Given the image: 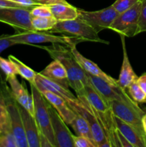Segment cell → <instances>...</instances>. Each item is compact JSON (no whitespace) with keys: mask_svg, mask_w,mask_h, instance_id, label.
<instances>
[{"mask_svg":"<svg viewBox=\"0 0 146 147\" xmlns=\"http://www.w3.org/2000/svg\"><path fill=\"white\" fill-rule=\"evenodd\" d=\"M40 147H54L48 138L45 135L43 134L42 132L40 133Z\"/></svg>","mask_w":146,"mask_h":147,"instance_id":"8d00e7d4","label":"cell"},{"mask_svg":"<svg viewBox=\"0 0 146 147\" xmlns=\"http://www.w3.org/2000/svg\"><path fill=\"white\" fill-rule=\"evenodd\" d=\"M0 69L5 74L6 78L17 76L18 74L15 65L9 59L4 58L0 56Z\"/></svg>","mask_w":146,"mask_h":147,"instance_id":"83f0119b","label":"cell"},{"mask_svg":"<svg viewBox=\"0 0 146 147\" xmlns=\"http://www.w3.org/2000/svg\"><path fill=\"white\" fill-rule=\"evenodd\" d=\"M10 1H14V2L25 7H32L34 6L40 5L38 3L36 2L34 0H10Z\"/></svg>","mask_w":146,"mask_h":147,"instance_id":"e575fe53","label":"cell"},{"mask_svg":"<svg viewBox=\"0 0 146 147\" xmlns=\"http://www.w3.org/2000/svg\"><path fill=\"white\" fill-rule=\"evenodd\" d=\"M29 84L34 101V116L37 121L40 131L48 138L53 146L56 147L55 139L52 128L50 115L49 112L50 103L36 87L34 83Z\"/></svg>","mask_w":146,"mask_h":147,"instance_id":"8992f818","label":"cell"},{"mask_svg":"<svg viewBox=\"0 0 146 147\" xmlns=\"http://www.w3.org/2000/svg\"><path fill=\"white\" fill-rule=\"evenodd\" d=\"M70 126L72 128L74 133H75L77 136H85V137L90 139V140L94 144V139H93L92 135V132L91 130H90V126H89L87 121H86L81 115L79 114V113H77L75 118H74V120L72 121V123H70Z\"/></svg>","mask_w":146,"mask_h":147,"instance_id":"603a6c76","label":"cell"},{"mask_svg":"<svg viewBox=\"0 0 146 147\" xmlns=\"http://www.w3.org/2000/svg\"><path fill=\"white\" fill-rule=\"evenodd\" d=\"M32 7L0 8V22L9 24L14 27L17 32L34 30L31 24L30 14V10Z\"/></svg>","mask_w":146,"mask_h":147,"instance_id":"9c48e42d","label":"cell"},{"mask_svg":"<svg viewBox=\"0 0 146 147\" xmlns=\"http://www.w3.org/2000/svg\"><path fill=\"white\" fill-rule=\"evenodd\" d=\"M47 6L53 17L58 22L74 20L78 17V9L69 3H57Z\"/></svg>","mask_w":146,"mask_h":147,"instance_id":"7402d4cb","label":"cell"},{"mask_svg":"<svg viewBox=\"0 0 146 147\" xmlns=\"http://www.w3.org/2000/svg\"><path fill=\"white\" fill-rule=\"evenodd\" d=\"M34 85L40 91L48 90V91L58 95L67 102V104H72V103H77L80 101L77 96H74L69 89L65 88L61 85L50 80L48 78L42 75L40 73H37Z\"/></svg>","mask_w":146,"mask_h":147,"instance_id":"5bb4252c","label":"cell"},{"mask_svg":"<svg viewBox=\"0 0 146 147\" xmlns=\"http://www.w3.org/2000/svg\"><path fill=\"white\" fill-rule=\"evenodd\" d=\"M12 131L10 124L8 111L4 102L0 98V133Z\"/></svg>","mask_w":146,"mask_h":147,"instance_id":"4316f807","label":"cell"},{"mask_svg":"<svg viewBox=\"0 0 146 147\" xmlns=\"http://www.w3.org/2000/svg\"><path fill=\"white\" fill-rule=\"evenodd\" d=\"M40 92L42 93L43 96L50 103V105L52 106L54 109L57 111V113L62 118L64 122L67 124L70 125L75 118L77 113H75L69 106L67 102L58 95L48 91V90H42Z\"/></svg>","mask_w":146,"mask_h":147,"instance_id":"ac0fdd59","label":"cell"},{"mask_svg":"<svg viewBox=\"0 0 146 147\" xmlns=\"http://www.w3.org/2000/svg\"><path fill=\"white\" fill-rule=\"evenodd\" d=\"M141 2L137 31V34L146 32V0H142Z\"/></svg>","mask_w":146,"mask_h":147,"instance_id":"4dcf8cb0","label":"cell"},{"mask_svg":"<svg viewBox=\"0 0 146 147\" xmlns=\"http://www.w3.org/2000/svg\"><path fill=\"white\" fill-rule=\"evenodd\" d=\"M9 7H25L11 1L10 0H0V8H9Z\"/></svg>","mask_w":146,"mask_h":147,"instance_id":"d590c367","label":"cell"},{"mask_svg":"<svg viewBox=\"0 0 146 147\" xmlns=\"http://www.w3.org/2000/svg\"><path fill=\"white\" fill-rule=\"evenodd\" d=\"M9 38L15 42L16 45H36L40 43H60L68 47L72 45H77L83 40L79 37L65 35H56L48 31H17L14 34H9Z\"/></svg>","mask_w":146,"mask_h":147,"instance_id":"277c9868","label":"cell"},{"mask_svg":"<svg viewBox=\"0 0 146 147\" xmlns=\"http://www.w3.org/2000/svg\"><path fill=\"white\" fill-rule=\"evenodd\" d=\"M117 129L133 147H146V136L131 125L115 117Z\"/></svg>","mask_w":146,"mask_h":147,"instance_id":"ffe728a7","label":"cell"},{"mask_svg":"<svg viewBox=\"0 0 146 147\" xmlns=\"http://www.w3.org/2000/svg\"><path fill=\"white\" fill-rule=\"evenodd\" d=\"M137 82L139 86H140V87L141 88L142 90H143V91L146 95V73H144L142 76L138 77Z\"/></svg>","mask_w":146,"mask_h":147,"instance_id":"f35d334b","label":"cell"},{"mask_svg":"<svg viewBox=\"0 0 146 147\" xmlns=\"http://www.w3.org/2000/svg\"><path fill=\"white\" fill-rule=\"evenodd\" d=\"M87 75L92 86L109 103L118 100L125 102L133 106H138V103L132 99L126 90L120 87L118 84H111L97 76H92L88 73Z\"/></svg>","mask_w":146,"mask_h":147,"instance_id":"ba28073f","label":"cell"},{"mask_svg":"<svg viewBox=\"0 0 146 147\" xmlns=\"http://www.w3.org/2000/svg\"><path fill=\"white\" fill-rule=\"evenodd\" d=\"M37 47L46 50L53 60L61 62L67 70L70 87L75 92L77 98L82 97L85 91V87L90 83L87 73L77 63L70 47L60 43H52L50 46Z\"/></svg>","mask_w":146,"mask_h":147,"instance_id":"7a4b0ae2","label":"cell"},{"mask_svg":"<svg viewBox=\"0 0 146 147\" xmlns=\"http://www.w3.org/2000/svg\"><path fill=\"white\" fill-rule=\"evenodd\" d=\"M142 123H143V130H144L145 133L146 134V113H145L144 116L142 118Z\"/></svg>","mask_w":146,"mask_h":147,"instance_id":"ab89813d","label":"cell"},{"mask_svg":"<svg viewBox=\"0 0 146 147\" xmlns=\"http://www.w3.org/2000/svg\"><path fill=\"white\" fill-rule=\"evenodd\" d=\"M141 3L139 0L131 8L119 14L109 29L125 37H132L137 35Z\"/></svg>","mask_w":146,"mask_h":147,"instance_id":"52a82bcc","label":"cell"},{"mask_svg":"<svg viewBox=\"0 0 146 147\" xmlns=\"http://www.w3.org/2000/svg\"><path fill=\"white\" fill-rule=\"evenodd\" d=\"M49 112L56 147H74L73 134L67 127V123L50 103Z\"/></svg>","mask_w":146,"mask_h":147,"instance_id":"4fadbf2b","label":"cell"},{"mask_svg":"<svg viewBox=\"0 0 146 147\" xmlns=\"http://www.w3.org/2000/svg\"><path fill=\"white\" fill-rule=\"evenodd\" d=\"M36 2L38 3L40 5H50L52 4H57V3H68L66 0H34Z\"/></svg>","mask_w":146,"mask_h":147,"instance_id":"74e56055","label":"cell"},{"mask_svg":"<svg viewBox=\"0 0 146 147\" xmlns=\"http://www.w3.org/2000/svg\"><path fill=\"white\" fill-rule=\"evenodd\" d=\"M69 47L70 48V50H71L72 53V55H74V58L76 59L77 63L80 64V65L81 66L82 68L86 73H88V74L90 75H92V76H97V77L103 79V80L108 82V83H111V84H117V80H115V79L112 78L110 76L107 75V73H104V71H102V70L100 68V67H99L96 63H94V62H92V60H89L87 57L83 56L77 50V45H72L70 46Z\"/></svg>","mask_w":146,"mask_h":147,"instance_id":"2e32d148","label":"cell"},{"mask_svg":"<svg viewBox=\"0 0 146 147\" xmlns=\"http://www.w3.org/2000/svg\"><path fill=\"white\" fill-rule=\"evenodd\" d=\"M57 20L53 16L50 17H31V24L37 31H49L57 24Z\"/></svg>","mask_w":146,"mask_h":147,"instance_id":"d4e9b609","label":"cell"},{"mask_svg":"<svg viewBox=\"0 0 146 147\" xmlns=\"http://www.w3.org/2000/svg\"><path fill=\"white\" fill-rule=\"evenodd\" d=\"M126 91L136 103H146V95L140 87L137 80L132 83L126 89Z\"/></svg>","mask_w":146,"mask_h":147,"instance_id":"484cf974","label":"cell"},{"mask_svg":"<svg viewBox=\"0 0 146 147\" xmlns=\"http://www.w3.org/2000/svg\"><path fill=\"white\" fill-rule=\"evenodd\" d=\"M0 98L8 111L11 131L15 138L17 147H29L23 127L20 105L16 100L6 80L1 79L0 80Z\"/></svg>","mask_w":146,"mask_h":147,"instance_id":"3957f363","label":"cell"},{"mask_svg":"<svg viewBox=\"0 0 146 147\" xmlns=\"http://www.w3.org/2000/svg\"><path fill=\"white\" fill-rule=\"evenodd\" d=\"M74 147H96L95 144L88 138L83 136L73 135Z\"/></svg>","mask_w":146,"mask_h":147,"instance_id":"d6a6232c","label":"cell"},{"mask_svg":"<svg viewBox=\"0 0 146 147\" xmlns=\"http://www.w3.org/2000/svg\"><path fill=\"white\" fill-rule=\"evenodd\" d=\"M23 127L29 147H40V128L33 115L20 106Z\"/></svg>","mask_w":146,"mask_h":147,"instance_id":"e0dca14e","label":"cell"},{"mask_svg":"<svg viewBox=\"0 0 146 147\" xmlns=\"http://www.w3.org/2000/svg\"><path fill=\"white\" fill-rule=\"evenodd\" d=\"M31 17H50L52 16L50 7L47 5L34 6L30 10Z\"/></svg>","mask_w":146,"mask_h":147,"instance_id":"1f68e13d","label":"cell"},{"mask_svg":"<svg viewBox=\"0 0 146 147\" xmlns=\"http://www.w3.org/2000/svg\"><path fill=\"white\" fill-rule=\"evenodd\" d=\"M40 73L65 88L69 89L70 88L67 70L59 60H53L44 70H42Z\"/></svg>","mask_w":146,"mask_h":147,"instance_id":"44dd1931","label":"cell"},{"mask_svg":"<svg viewBox=\"0 0 146 147\" xmlns=\"http://www.w3.org/2000/svg\"><path fill=\"white\" fill-rule=\"evenodd\" d=\"M48 32L51 33L72 34L73 36L82 39L83 41L109 44L108 41L102 40L99 37L98 32L92 27L79 18L57 22L54 27Z\"/></svg>","mask_w":146,"mask_h":147,"instance_id":"5b68a950","label":"cell"},{"mask_svg":"<svg viewBox=\"0 0 146 147\" xmlns=\"http://www.w3.org/2000/svg\"><path fill=\"white\" fill-rule=\"evenodd\" d=\"M6 81L9 84L12 94L19 104L34 116V101L31 93L27 90L24 83H20L16 76L6 78Z\"/></svg>","mask_w":146,"mask_h":147,"instance_id":"9a60e30c","label":"cell"},{"mask_svg":"<svg viewBox=\"0 0 146 147\" xmlns=\"http://www.w3.org/2000/svg\"><path fill=\"white\" fill-rule=\"evenodd\" d=\"M118 14L111 5L102 9L93 11H84L78 9L77 18L87 22L99 33L102 30L110 28Z\"/></svg>","mask_w":146,"mask_h":147,"instance_id":"8fae6325","label":"cell"},{"mask_svg":"<svg viewBox=\"0 0 146 147\" xmlns=\"http://www.w3.org/2000/svg\"><path fill=\"white\" fill-rule=\"evenodd\" d=\"M120 38H121L122 46H123V58L121 70H120V75H119V78L117 81V84L120 87L126 90L132 83L137 80L138 76L135 73L133 67H132L131 64H130V60H129L128 55H127V50H126L125 36L123 34H120Z\"/></svg>","mask_w":146,"mask_h":147,"instance_id":"d6986e66","label":"cell"},{"mask_svg":"<svg viewBox=\"0 0 146 147\" xmlns=\"http://www.w3.org/2000/svg\"><path fill=\"white\" fill-rule=\"evenodd\" d=\"M78 99L98 119L111 147L120 146L117 137L118 130L116 126L115 116L110 103L97 93L91 84L86 86L84 96Z\"/></svg>","mask_w":146,"mask_h":147,"instance_id":"6da1fadb","label":"cell"},{"mask_svg":"<svg viewBox=\"0 0 146 147\" xmlns=\"http://www.w3.org/2000/svg\"><path fill=\"white\" fill-rule=\"evenodd\" d=\"M110 104L115 117L133 126L140 133L146 136L142 123V118L145 113L139 105L133 106L125 102L118 100L112 101Z\"/></svg>","mask_w":146,"mask_h":147,"instance_id":"30bf717a","label":"cell"},{"mask_svg":"<svg viewBox=\"0 0 146 147\" xmlns=\"http://www.w3.org/2000/svg\"><path fill=\"white\" fill-rule=\"evenodd\" d=\"M14 45H16L15 42L9 38V34H3L0 36V53Z\"/></svg>","mask_w":146,"mask_h":147,"instance_id":"836d02e7","label":"cell"},{"mask_svg":"<svg viewBox=\"0 0 146 147\" xmlns=\"http://www.w3.org/2000/svg\"><path fill=\"white\" fill-rule=\"evenodd\" d=\"M0 147H17L12 131L0 133Z\"/></svg>","mask_w":146,"mask_h":147,"instance_id":"f546056e","label":"cell"},{"mask_svg":"<svg viewBox=\"0 0 146 147\" xmlns=\"http://www.w3.org/2000/svg\"><path fill=\"white\" fill-rule=\"evenodd\" d=\"M68 105L75 113L81 115L87 121L96 147H111L100 121L92 112L87 110L80 101Z\"/></svg>","mask_w":146,"mask_h":147,"instance_id":"7c38bea8","label":"cell"},{"mask_svg":"<svg viewBox=\"0 0 146 147\" xmlns=\"http://www.w3.org/2000/svg\"><path fill=\"white\" fill-rule=\"evenodd\" d=\"M139 0H116L112 6L118 14L123 13L131 8Z\"/></svg>","mask_w":146,"mask_h":147,"instance_id":"f1b7e54d","label":"cell"},{"mask_svg":"<svg viewBox=\"0 0 146 147\" xmlns=\"http://www.w3.org/2000/svg\"><path fill=\"white\" fill-rule=\"evenodd\" d=\"M140 1H142V0H140Z\"/></svg>","mask_w":146,"mask_h":147,"instance_id":"60d3db41","label":"cell"},{"mask_svg":"<svg viewBox=\"0 0 146 147\" xmlns=\"http://www.w3.org/2000/svg\"><path fill=\"white\" fill-rule=\"evenodd\" d=\"M8 59H9L10 60H11L14 63L17 70V73L22 78L27 80L29 83H34L37 73H36L34 70L26 65L24 63L20 61L18 58L14 57L12 55H10L9 56Z\"/></svg>","mask_w":146,"mask_h":147,"instance_id":"cb8c5ba5","label":"cell"}]
</instances>
